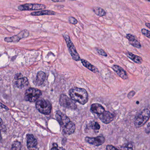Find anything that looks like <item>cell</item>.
I'll return each mask as SVG.
<instances>
[{
    "instance_id": "28",
    "label": "cell",
    "mask_w": 150,
    "mask_h": 150,
    "mask_svg": "<svg viewBox=\"0 0 150 150\" xmlns=\"http://www.w3.org/2000/svg\"><path fill=\"white\" fill-rule=\"evenodd\" d=\"M135 92H134V91H131V92L128 94L127 96H128V98H129V99H131V98H132V97L135 95Z\"/></svg>"
},
{
    "instance_id": "34",
    "label": "cell",
    "mask_w": 150,
    "mask_h": 150,
    "mask_svg": "<svg viewBox=\"0 0 150 150\" xmlns=\"http://www.w3.org/2000/svg\"><path fill=\"white\" fill-rule=\"evenodd\" d=\"M147 1H150V0H147Z\"/></svg>"
},
{
    "instance_id": "24",
    "label": "cell",
    "mask_w": 150,
    "mask_h": 150,
    "mask_svg": "<svg viewBox=\"0 0 150 150\" xmlns=\"http://www.w3.org/2000/svg\"><path fill=\"white\" fill-rule=\"evenodd\" d=\"M91 127H92L93 129L95 130H98L100 129V125L97 122H94L92 123Z\"/></svg>"
},
{
    "instance_id": "30",
    "label": "cell",
    "mask_w": 150,
    "mask_h": 150,
    "mask_svg": "<svg viewBox=\"0 0 150 150\" xmlns=\"http://www.w3.org/2000/svg\"><path fill=\"white\" fill-rule=\"evenodd\" d=\"M53 147L52 148V150H58V145L56 143H54L53 144Z\"/></svg>"
},
{
    "instance_id": "11",
    "label": "cell",
    "mask_w": 150,
    "mask_h": 150,
    "mask_svg": "<svg viewBox=\"0 0 150 150\" xmlns=\"http://www.w3.org/2000/svg\"><path fill=\"white\" fill-rule=\"evenodd\" d=\"M99 117L103 122L108 124L114 120V116L109 111H105L102 114L99 115Z\"/></svg>"
},
{
    "instance_id": "32",
    "label": "cell",
    "mask_w": 150,
    "mask_h": 150,
    "mask_svg": "<svg viewBox=\"0 0 150 150\" xmlns=\"http://www.w3.org/2000/svg\"><path fill=\"white\" fill-rule=\"evenodd\" d=\"M145 25L148 28L150 29V23H146Z\"/></svg>"
},
{
    "instance_id": "5",
    "label": "cell",
    "mask_w": 150,
    "mask_h": 150,
    "mask_svg": "<svg viewBox=\"0 0 150 150\" xmlns=\"http://www.w3.org/2000/svg\"><path fill=\"white\" fill-rule=\"evenodd\" d=\"M36 107L40 113L44 115H49L51 111V104L46 100H41L38 101L36 103Z\"/></svg>"
},
{
    "instance_id": "20",
    "label": "cell",
    "mask_w": 150,
    "mask_h": 150,
    "mask_svg": "<svg viewBox=\"0 0 150 150\" xmlns=\"http://www.w3.org/2000/svg\"><path fill=\"white\" fill-rule=\"evenodd\" d=\"M81 63H82L83 66L88 68V70L91 71L95 73H98L99 72L97 68L96 67H95L92 64H90L88 61H86V60L84 59H81Z\"/></svg>"
},
{
    "instance_id": "12",
    "label": "cell",
    "mask_w": 150,
    "mask_h": 150,
    "mask_svg": "<svg viewBox=\"0 0 150 150\" xmlns=\"http://www.w3.org/2000/svg\"><path fill=\"white\" fill-rule=\"evenodd\" d=\"M56 118L57 121L59 123L61 126L63 127L70 122L69 118L64 114H63L60 111H57L56 114Z\"/></svg>"
},
{
    "instance_id": "17",
    "label": "cell",
    "mask_w": 150,
    "mask_h": 150,
    "mask_svg": "<svg viewBox=\"0 0 150 150\" xmlns=\"http://www.w3.org/2000/svg\"><path fill=\"white\" fill-rule=\"evenodd\" d=\"M126 38L128 39L130 44L132 46L136 48H140L141 47V45L139 42L136 39L135 37L133 35H131V34H128L126 35Z\"/></svg>"
},
{
    "instance_id": "14",
    "label": "cell",
    "mask_w": 150,
    "mask_h": 150,
    "mask_svg": "<svg viewBox=\"0 0 150 150\" xmlns=\"http://www.w3.org/2000/svg\"><path fill=\"white\" fill-rule=\"evenodd\" d=\"M27 146L29 149L35 147L37 145V140L32 134L27 135Z\"/></svg>"
},
{
    "instance_id": "25",
    "label": "cell",
    "mask_w": 150,
    "mask_h": 150,
    "mask_svg": "<svg viewBox=\"0 0 150 150\" xmlns=\"http://www.w3.org/2000/svg\"><path fill=\"white\" fill-rule=\"evenodd\" d=\"M68 21L70 23L74 25H76L78 23V21L73 17H69L68 18Z\"/></svg>"
},
{
    "instance_id": "26",
    "label": "cell",
    "mask_w": 150,
    "mask_h": 150,
    "mask_svg": "<svg viewBox=\"0 0 150 150\" xmlns=\"http://www.w3.org/2000/svg\"><path fill=\"white\" fill-rule=\"evenodd\" d=\"M141 32L142 34L145 36L146 37L148 38H150V31L147 30L145 29H143L141 30Z\"/></svg>"
},
{
    "instance_id": "19",
    "label": "cell",
    "mask_w": 150,
    "mask_h": 150,
    "mask_svg": "<svg viewBox=\"0 0 150 150\" xmlns=\"http://www.w3.org/2000/svg\"><path fill=\"white\" fill-rule=\"evenodd\" d=\"M56 14V12L51 10H43V11L34 12L31 13L30 15L34 16H40L55 15Z\"/></svg>"
},
{
    "instance_id": "10",
    "label": "cell",
    "mask_w": 150,
    "mask_h": 150,
    "mask_svg": "<svg viewBox=\"0 0 150 150\" xmlns=\"http://www.w3.org/2000/svg\"><path fill=\"white\" fill-rule=\"evenodd\" d=\"M21 74H18L16 76V86L20 88H22L25 87L27 86L28 85L29 81L28 79L26 77H22Z\"/></svg>"
},
{
    "instance_id": "23",
    "label": "cell",
    "mask_w": 150,
    "mask_h": 150,
    "mask_svg": "<svg viewBox=\"0 0 150 150\" xmlns=\"http://www.w3.org/2000/svg\"><path fill=\"white\" fill-rule=\"evenodd\" d=\"M21 148V144L19 141H15L12 145V150H20Z\"/></svg>"
},
{
    "instance_id": "7",
    "label": "cell",
    "mask_w": 150,
    "mask_h": 150,
    "mask_svg": "<svg viewBox=\"0 0 150 150\" xmlns=\"http://www.w3.org/2000/svg\"><path fill=\"white\" fill-rule=\"evenodd\" d=\"M30 33L27 30H24L21 31L18 35L13 36L11 37H6L4 40L7 42L17 43L23 38H27L29 36Z\"/></svg>"
},
{
    "instance_id": "9",
    "label": "cell",
    "mask_w": 150,
    "mask_h": 150,
    "mask_svg": "<svg viewBox=\"0 0 150 150\" xmlns=\"http://www.w3.org/2000/svg\"><path fill=\"white\" fill-rule=\"evenodd\" d=\"M85 140L88 143L96 146H99L103 144L105 141V138L102 136H98L96 137H86Z\"/></svg>"
},
{
    "instance_id": "31",
    "label": "cell",
    "mask_w": 150,
    "mask_h": 150,
    "mask_svg": "<svg viewBox=\"0 0 150 150\" xmlns=\"http://www.w3.org/2000/svg\"><path fill=\"white\" fill-rule=\"evenodd\" d=\"M52 1L55 2H65V0H51Z\"/></svg>"
},
{
    "instance_id": "3",
    "label": "cell",
    "mask_w": 150,
    "mask_h": 150,
    "mask_svg": "<svg viewBox=\"0 0 150 150\" xmlns=\"http://www.w3.org/2000/svg\"><path fill=\"white\" fill-rule=\"evenodd\" d=\"M63 37L64 38L67 48H68L69 52H70L73 59H74L76 61H79L81 59L79 55L77 52L76 48H75L73 43L71 40L69 36L67 34H64L63 35Z\"/></svg>"
},
{
    "instance_id": "6",
    "label": "cell",
    "mask_w": 150,
    "mask_h": 150,
    "mask_svg": "<svg viewBox=\"0 0 150 150\" xmlns=\"http://www.w3.org/2000/svg\"><path fill=\"white\" fill-rule=\"evenodd\" d=\"M73 100L65 95L62 94L59 98V103L60 105L64 108L75 109L77 108V105Z\"/></svg>"
},
{
    "instance_id": "27",
    "label": "cell",
    "mask_w": 150,
    "mask_h": 150,
    "mask_svg": "<svg viewBox=\"0 0 150 150\" xmlns=\"http://www.w3.org/2000/svg\"><path fill=\"white\" fill-rule=\"evenodd\" d=\"M97 51L98 53L101 56H104L105 57H107L108 56V55H107L106 52L101 49H97Z\"/></svg>"
},
{
    "instance_id": "33",
    "label": "cell",
    "mask_w": 150,
    "mask_h": 150,
    "mask_svg": "<svg viewBox=\"0 0 150 150\" xmlns=\"http://www.w3.org/2000/svg\"><path fill=\"white\" fill-rule=\"evenodd\" d=\"M69 1H76V0H69Z\"/></svg>"
},
{
    "instance_id": "1",
    "label": "cell",
    "mask_w": 150,
    "mask_h": 150,
    "mask_svg": "<svg viewBox=\"0 0 150 150\" xmlns=\"http://www.w3.org/2000/svg\"><path fill=\"white\" fill-rule=\"evenodd\" d=\"M71 98L81 104H85L88 100V94L84 88H74L69 92Z\"/></svg>"
},
{
    "instance_id": "8",
    "label": "cell",
    "mask_w": 150,
    "mask_h": 150,
    "mask_svg": "<svg viewBox=\"0 0 150 150\" xmlns=\"http://www.w3.org/2000/svg\"><path fill=\"white\" fill-rule=\"evenodd\" d=\"M46 6L42 4H26L20 5L18 7V10L21 11L39 10L46 8Z\"/></svg>"
},
{
    "instance_id": "21",
    "label": "cell",
    "mask_w": 150,
    "mask_h": 150,
    "mask_svg": "<svg viewBox=\"0 0 150 150\" xmlns=\"http://www.w3.org/2000/svg\"><path fill=\"white\" fill-rule=\"evenodd\" d=\"M126 54L129 58L131 60H132L133 62H135L136 64H142L143 60L140 57H139L137 55H134L133 53L129 52H127Z\"/></svg>"
},
{
    "instance_id": "16",
    "label": "cell",
    "mask_w": 150,
    "mask_h": 150,
    "mask_svg": "<svg viewBox=\"0 0 150 150\" xmlns=\"http://www.w3.org/2000/svg\"><path fill=\"white\" fill-rule=\"evenodd\" d=\"M75 129V125L73 123L70 122L63 127L64 133L68 135H71L74 132Z\"/></svg>"
},
{
    "instance_id": "13",
    "label": "cell",
    "mask_w": 150,
    "mask_h": 150,
    "mask_svg": "<svg viewBox=\"0 0 150 150\" xmlns=\"http://www.w3.org/2000/svg\"><path fill=\"white\" fill-rule=\"evenodd\" d=\"M112 68L116 73L122 79L125 80L128 79V75L126 72L121 67L117 65H114L112 66Z\"/></svg>"
},
{
    "instance_id": "29",
    "label": "cell",
    "mask_w": 150,
    "mask_h": 150,
    "mask_svg": "<svg viewBox=\"0 0 150 150\" xmlns=\"http://www.w3.org/2000/svg\"><path fill=\"white\" fill-rule=\"evenodd\" d=\"M107 150H117V148L112 145H108L106 147Z\"/></svg>"
},
{
    "instance_id": "22",
    "label": "cell",
    "mask_w": 150,
    "mask_h": 150,
    "mask_svg": "<svg viewBox=\"0 0 150 150\" xmlns=\"http://www.w3.org/2000/svg\"><path fill=\"white\" fill-rule=\"evenodd\" d=\"M93 10L94 13L98 16L102 17V16L106 15V12L101 8L95 7L93 8Z\"/></svg>"
},
{
    "instance_id": "18",
    "label": "cell",
    "mask_w": 150,
    "mask_h": 150,
    "mask_svg": "<svg viewBox=\"0 0 150 150\" xmlns=\"http://www.w3.org/2000/svg\"><path fill=\"white\" fill-rule=\"evenodd\" d=\"M46 78V74L44 72L39 71L37 75L36 79L34 81L35 84L37 86H40L44 82Z\"/></svg>"
},
{
    "instance_id": "2",
    "label": "cell",
    "mask_w": 150,
    "mask_h": 150,
    "mask_svg": "<svg viewBox=\"0 0 150 150\" xmlns=\"http://www.w3.org/2000/svg\"><path fill=\"white\" fill-rule=\"evenodd\" d=\"M150 117V111L145 109L136 117L134 121V125L136 128H140L144 125Z\"/></svg>"
},
{
    "instance_id": "4",
    "label": "cell",
    "mask_w": 150,
    "mask_h": 150,
    "mask_svg": "<svg viewBox=\"0 0 150 150\" xmlns=\"http://www.w3.org/2000/svg\"><path fill=\"white\" fill-rule=\"evenodd\" d=\"M42 94V92L39 89L30 88L27 89L25 92V99L28 101L34 102L40 97Z\"/></svg>"
},
{
    "instance_id": "15",
    "label": "cell",
    "mask_w": 150,
    "mask_h": 150,
    "mask_svg": "<svg viewBox=\"0 0 150 150\" xmlns=\"http://www.w3.org/2000/svg\"><path fill=\"white\" fill-rule=\"evenodd\" d=\"M91 110L93 113L99 115L103 113L105 111L104 108L99 103H94L91 106Z\"/></svg>"
}]
</instances>
